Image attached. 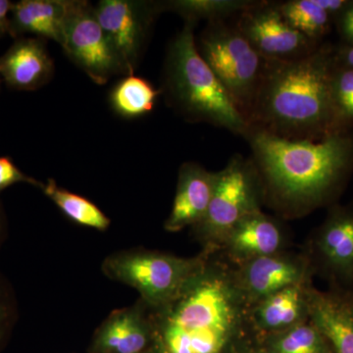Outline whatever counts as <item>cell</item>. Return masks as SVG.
<instances>
[{
	"instance_id": "1",
	"label": "cell",
	"mask_w": 353,
	"mask_h": 353,
	"mask_svg": "<svg viewBox=\"0 0 353 353\" xmlns=\"http://www.w3.org/2000/svg\"><path fill=\"white\" fill-rule=\"evenodd\" d=\"M332 67L322 50L270 61L248 116L250 128L294 141L339 134L334 126L343 114L334 99Z\"/></svg>"
},
{
	"instance_id": "2",
	"label": "cell",
	"mask_w": 353,
	"mask_h": 353,
	"mask_svg": "<svg viewBox=\"0 0 353 353\" xmlns=\"http://www.w3.org/2000/svg\"><path fill=\"white\" fill-rule=\"evenodd\" d=\"M245 139L265 189L290 210L321 202L352 161V139L341 134L294 141L250 128Z\"/></svg>"
},
{
	"instance_id": "3",
	"label": "cell",
	"mask_w": 353,
	"mask_h": 353,
	"mask_svg": "<svg viewBox=\"0 0 353 353\" xmlns=\"http://www.w3.org/2000/svg\"><path fill=\"white\" fill-rule=\"evenodd\" d=\"M245 297L236 279L202 265L165 304L158 339L163 353H222L243 321Z\"/></svg>"
},
{
	"instance_id": "4",
	"label": "cell",
	"mask_w": 353,
	"mask_h": 353,
	"mask_svg": "<svg viewBox=\"0 0 353 353\" xmlns=\"http://www.w3.org/2000/svg\"><path fill=\"white\" fill-rule=\"evenodd\" d=\"M194 23L187 22L168 51L166 85L188 119L208 123L245 138L250 126L197 50Z\"/></svg>"
},
{
	"instance_id": "5",
	"label": "cell",
	"mask_w": 353,
	"mask_h": 353,
	"mask_svg": "<svg viewBox=\"0 0 353 353\" xmlns=\"http://www.w3.org/2000/svg\"><path fill=\"white\" fill-rule=\"evenodd\" d=\"M196 46L248 120L271 60L253 48L236 23L227 20L209 22Z\"/></svg>"
},
{
	"instance_id": "6",
	"label": "cell",
	"mask_w": 353,
	"mask_h": 353,
	"mask_svg": "<svg viewBox=\"0 0 353 353\" xmlns=\"http://www.w3.org/2000/svg\"><path fill=\"white\" fill-rule=\"evenodd\" d=\"M261 179L252 160L234 155L217 172L214 194L206 215L197 225L206 240L224 241L246 216L260 210Z\"/></svg>"
},
{
	"instance_id": "7",
	"label": "cell",
	"mask_w": 353,
	"mask_h": 353,
	"mask_svg": "<svg viewBox=\"0 0 353 353\" xmlns=\"http://www.w3.org/2000/svg\"><path fill=\"white\" fill-rule=\"evenodd\" d=\"M202 265L199 259L139 252L112 257L105 267L113 278L134 288L148 303L163 306L180 294Z\"/></svg>"
},
{
	"instance_id": "8",
	"label": "cell",
	"mask_w": 353,
	"mask_h": 353,
	"mask_svg": "<svg viewBox=\"0 0 353 353\" xmlns=\"http://www.w3.org/2000/svg\"><path fill=\"white\" fill-rule=\"evenodd\" d=\"M60 46L95 83L104 85L116 74H124L88 2L69 1Z\"/></svg>"
},
{
	"instance_id": "9",
	"label": "cell",
	"mask_w": 353,
	"mask_h": 353,
	"mask_svg": "<svg viewBox=\"0 0 353 353\" xmlns=\"http://www.w3.org/2000/svg\"><path fill=\"white\" fill-rule=\"evenodd\" d=\"M163 10L162 3L101 0L94 13L123 72L132 75L154 16Z\"/></svg>"
},
{
	"instance_id": "10",
	"label": "cell",
	"mask_w": 353,
	"mask_h": 353,
	"mask_svg": "<svg viewBox=\"0 0 353 353\" xmlns=\"http://www.w3.org/2000/svg\"><path fill=\"white\" fill-rule=\"evenodd\" d=\"M236 23L253 48L271 61H289L314 51V41L287 22L276 2L259 1L240 14Z\"/></svg>"
},
{
	"instance_id": "11",
	"label": "cell",
	"mask_w": 353,
	"mask_h": 353,
	"mask_svg": "<svg viewBox=\"0 0 353 353\" xmlns=\"http://www.w3.org/2000/svg\"><path fill=\"white\" fill-rule=\"evenodd\" d=\"M216 179L217 173L201 165L189 162L181 167L171 214L165 224L168 231H180L201 222L214 194Z\"/></svg>"
},
{
	"instance_id": "12",
	"label": "cell",
	"mask_w": 353,
	"mask_h": 353,
	"mask_svg": "<svg viewBox=\"0 0 353 353\" xmlns=\"http://www.w3.org/2000/svg\"><path fill=\"white\" fill-rule=\"evenodd\" d=\"M304 279L303 264L277 253L245 262L236 282L246 301L259 303L285 288L303 284Z\"/></svg>"
},
{
	"instance_id": "13",
	"label": "cell",
	"mask_w": 353,
	"mask_h": 353,
	"mask_svg": "<svg viewBox=\"0 0 353 353\" xmlns=\"http://www.w3.org/2000/svg\"><path fill=\"white\" fill-rule=\"evenodd\" d=\"M52 72L50 54L39 39H19L0 57V76L16 90H37L50 80Z\"/></svg>"
},
{
	"instance_id": "14",
	"label": "cell",
	"mask_w": 353,
	"mask_h": 353,
	"mask_svg": "<svg viewBox=\"0 0 353 353\" xmlns=\"http://www.w3.org/2000/svg\"><path fill=\"white\" fill-rule=\"evenodd\" d=\"M223 243L236 259L246 262L277 254L283 234L277 223L259 210L239 222Z\"/></svg>"
},
{
	"instance_id": "15",
	"label": "cell",
	"mask_w": 353,
	"mask_h": 353,
	"mask_svg": "<svg viewBox=\"0 0 353 353\" xmlns=\"http://www.w3.org/2000/svg\"><path fill=\"white\" fill-rule=\"evenodd\" d=\"M308 316L336 353H353V304L314 290L306 292Z\"/></svg>"
},
{
	"instance_id": "16",
	"label": "cell",
	"mask_w": 353,
	"mask_h": 353,
	"mask_svg": "<svg viewBox=\"0 0 353 353\" xmlns=\"http://www.w3.org/2000/svg\"><path fill=\"white\" fill-rule=\"evenodd\" d=\"M69 1L22 0L13 3L9 32L34 34L61 43L62 31Z\"/></svg>"
},
{
	"instance_id": "17",
	"label": "cell",
	"mask_w": 353,
	"mask_h": 353,
	"mask_svg": "<svg viewBox=\"0 0 353 353\" xmlns=\"http://www.w3.org/2000/svg\"><path fill=\"white\" fill-rule=\"evenodd\" d=\"M150 340V327L141 313L126 309L111 316L94 341V353H141Z\"/></svg>"
},
{
	"instance_id": "18",
	"label": "cell",
	"mask_w": 353,
	"mask_h": 353,
	"mask_svg": "<svg viewBox=\"0 0 353 353\" xmlns=\"http://www.w3.org/2000/svg\"><path fill=\"white\" fill-rule=\"evenodd\" d=\"M257 303L255 321L265 331L284 332L303 323L308 316L303 284L285 288Z\"/></svg>"
},
{
	"instance_id": "19",
	"label": "cell",
	"mask_w": 353,
	"mask_h": 353,
	"mask_svg": "<svg viewBox=\"0 0 353 353\" xmlns=\"http://www.w3.org/2000/svg\"><path fill=\"white\" fill-rule=\"evenodd\" d=\"M160 92L141 77L130 75L116 83L110 94L111 106L122 117L132 119L150 113Z\"/></svg>"
},
{
	"instance_id": "20",
	"label": "cell",
	"mask_w": 353,
	"mask_h": 353,
	"mask_svg": "<svg viewBox=\"0 0 353 353\" xmlns=\"http://www.w3.org/2000/svg\"><path fill=\"white\" fill-rule=\"evenodd\" d=\"M319 250L334 268L352 270L353 215H336L327 223L320 234Z\"/></svg>"
},
{
	"instance_id": "21",
	"label": "cell",
	"mask_w": 353,
	"mask_h": 353,
	"mask_svg": "<svg viewBox=\"0 0 353 353\" xmlns=\"http://www.w3.org/2000/svg\"><path fill=\"white\" fill-rule=\"evenodd\" d=\"M259 2L253 0H174L162 3V8L180 14L187 22L208 20L209 23L239 16Z\"/></svg>"
},
{
	"instance_id": "22",
	"label": "cell",
	"mask_w": 353,
	"mask_h": 353,
	"mask_svg": "<svg viewBox=\"0 0 353 353\" xmlns=\"http://www.w3.org/2000/svg\"><path fill=\"white\" fill-rule=\"evenodd\" d=\"M41 187L44 194L74 222L97 230H105L110 224V221L101 209L85 197L77 196L68 190L57 187V183L51 180Z\"/></svg>"
},
{
	"instance_id": "23",
	"label": "cell",
	"mask_w": 353,
	"mask_h": 353,
	"mask_svg": "<svg viewBox=\"0 0 353 353\" xmlns=\"http://www.w3.org/2000/svg\"><path fill=\"white\" fill-rule=\"evenodd\" d=\"M281 14L297 32L314 41L328 31L330 18L315 0H289L276 2Z\"/></svg>"
},
{
	"instance_id": "24",
	"label": "cell",
	"mask_w": 353,
	"mask_h": 353,
	"mask_svg": "<svg viewBox=\"0 0 353 353\" xmlns=\"http://www.w3.org/2000/svg\"><path fill=\"white\" fill-rule=\"evenodd\" d=\"M274 353H323L322 334L314 325L299 323L282 332L274 343Z\"/></svg>"
},
{
	"instance_id": "25",
	"label": "cell",
	"mask_w": 353,
	"mask_h": 353,
	"mask_svg": "<svg viewBox=\"0 0 353 353\" xmlns=\"http://www.w3.org/2000/svg\"><path fill=\"white\" fill-rule=\"evenodd\" d=\"M334 95L336 105L345 117L353 119V68L345 66L334 72Z\"/></svg>"
},
{
	"instance_id": "26",
	"label": "cell",
	"mask_w": 353,
	"mask_h": 353,
	"mask_svg": "<svg viewBox=\"0 0 353 353\" xmlns=\"http://www.w3.org/2000/svg\"><path fill=\"white\" fill-rule=\"evenodd\" d=\"M17 183H29L41 187L34 179L21 172L9 158L0 157V192Z\"/></svg>"
},
{
	"instance_id": "27",
	"label": "cell",
	"mask_w": 353,
	"mask_h": 353,
	"mask_svg": "<svg viewBox=\"0 0 353 353\" xmlns=\"http://www.w3.org/2000/svg\"><path fill=\"white\" fill-rule=\"evenodd\" d=\"M341 31L343 38L352 43L353 46V4H350L347 8L341 13Z\"/></svg>"
},
{
	"instance_id": "28",
	"label": "cell",
	"mask_w": 353,
	"mask_h": 353,
	"mask_svg": "<svg viewBox=\"0 0 353 353\" xmlns=\"http://www.w3.org/2000/svg\"><path fill=\"white\" fill-rule=\"evenodd\" d=\"M315 2L318 6L321 7L323 10L326 11L330 16L343 13L350 6L345 0H315Z\"/></svg>"
},
{
	"instance_id": "29",
	"label": "cell",
	"mask_w": 353,
	"mask_h": 353,
	"mask_svg": "<svg viewBox=\"0 0 353 353\" xmlns=\"http://www.w3.org/2000/svg\"><path fill=\"white\" fill-rule=\"evenodd\" d=\"M12 6V2L9 0H0V38L3 37L6 32H9Z\"/></svg>"
},
{
	"instance_id": "30",
	"label": "cell",
	"mask_w": 353,
	"mask_h": 353,
	"mask_svg": "<svg viewBox=\"0 0 353 353\" xmlns=\"http://www.w3.org/2000/svg\"><path fill=\"white\" fill-rule=\"evenodd\" d=\"M8 307H7L6 301H4L1 292H0V339H1L2 334H3L4 327H6V323L7 319H8Z\"/></svg>"
},
{
	"instance_id": "31",
	"label": "cell",
	"mask_w": 353,
	"mask_h": 353,
	"mask_svg": "<svg viewBox=\"0 0 353 353\" xmlns=\"http://www.w3.org/2000/svg\"><path fill=\"white\" fill-rule=\"evenodd\" d=\"M343 60H345V63L347 66L353 68V46H350V48L345 50V52H343Z\"/></svg>"
},
{
	"instance_id": "32",
	"label": "cell",
	"mask_w": 353,
	"mask_h": 353,
	"mask_svg": "<svg viewBox=\"0 0 353 353\" xmlns=\"http://www.w3.org/2000/svg\"><path fill=\"white\" fill-rule=\"evenodd\" d=\"M323 353H327V352H323Z\"/></svg>"
}]
</instances>
